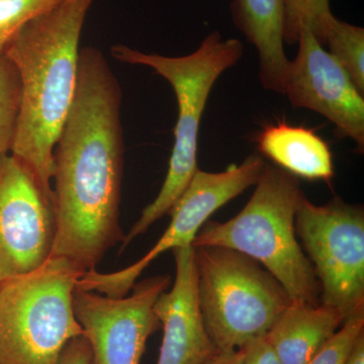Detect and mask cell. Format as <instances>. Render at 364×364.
I'll use <instances>...</instances> for the list:
<instances>
[{
  "instance_id": "1",
  "label": "cell",
  "mask_w": 364,
  "mask_h": 364,
  "mask_svg": "<svg viewBox=\"0 0 364 364\" xmlns=\"http://www.w3.org/2000/svg\"><path fill=\"white\" fill-rule=\"evenodd\" d=\"M122 91L104 54L79 52L75 97L54 150L57 231L51 257L97 269L124 235L119 226L124 173Z\"/></svg>"
},
{
  "instance_id": "2",
  "label": "cell",
  "mask_w": 364,
  "mask_h": 364,
  "mask_svg": "<svg viewBox=\"0 0 364 364\" xmlns=\"http://www.w3.org/2000/svg\"><path fill=\"white\" fill-rule=\"evenodd\" d=\"M95 0H59L26 23L7 46L21 85L11 154L53 189L54 150L78 82L79 41Z\"/></svg>"
},
{
  "instance_id": "3",
  "label": "cell",
  "mask_w": 364,
  "mask_h": 364,
  "mask_svg": "<svg viewBox=\"0 0 364 364\" xmlns=\"http://www.w3.org/2000/svg\"><path fill=\"white\" fill-rule=\"evenodd\" d=\"M249 202L225 223L207 222L193 247H224L260 263L293 301L318 305L320 284L296 239V215L305 193L296 176L265 164Z\"/></svg>"
},
{
  "instance_id": "4",
  "label": "cell",
  "mask_w": 364,
  "mask_h": 364,
  "mask_svg": "<svg viewBox=\"0 0 364 364\" xmlns=\"http://www.w3.org/2000/svg\"><path fill=\"white\" fill-rule=\"evenodd\" d=\"M244 53L237 39L224 40L213 32L191 54L166 57L146 54L124 45L112 48L114 58L134 65L150 67L166 79L176 92L178 117L174 129V144L162 188L154 200L144 208L141 217L124 235L119 252L136 237L147 232L155 222L168 214L198 171V145L200 121L210 91L218 78L238 63Z\"/></svg>"
},
{
  "instance_id": "5",
  "label": "cell",
  "mask_w": 364,
  "mask_h": 364,
  "mask_svg": "<svg viewBox=\"0 0 364 364\" xmlns=\"http://www.w3.org/2000/svg\"><path fill=\"white\" fill-rule=\"evenodd\" d=\"M198 304L217 350L241 349L265 337L293 303L257 261L224 247H193Z\"/></svg>"
},
{
  "instance_id": "6",
  "label": "cell",
  "mask_w": 364,
  "mask_h": 364,
  "mask_svg": "<svg viewBox=\"0 0 364 364\" xmlns=\"http://www.w3.org/2000/svg\"><path fill=\"white\" fill-rule=\"evenodd\" d=\"M85 270L50 257L0 286V364H56L65 345L83 335L73 293Z\"/></svg>"
},
{
  "instance_id": "7",
  "label": "cell",
  "mask_w": 364,
  "mask_h": 364,
  "mask_svg": "<svg viewBox=\"0 0 364 364\" xmlns=\"http://www.w3.org/2000/svg\"><path fill=\"white\" fill-rule=\"evenodd\" d=\"M296 236L312 263L321 304L344 320L364 316V213L335 196L324 205L306 196L296 215Z\"/></svg>"
},
{
  "instance_id": "8",
  "label": "cell",
  "mask_w": 364,
  "mask_h": 364,
  "mask_svg": "<svg viewBox=\"0 0 364 364\" xmlns=\"http://www.w3.org/2000/svg\"><path fill=\"white\" fill-rule=\"evenodd\" d=\"M53 189L13 154L0 159V286L49 260L56 237Z\"/></svg>"
},
{
  "instance_id": "9",
  "label": "cell",
  "mask_w": 364,
  "mask_h": 364,
  "mask_svg": "<svg viewBox=\"0 0 364 364\" xmlns=\"http://www.w3.org/2000/svg\"><path fill=\"white\" fill-rule=\"evenodd\" d=\"M169 284L168 275H157L119 299L76 287L74 315L90 342L92 364H140L148 338L161 327L154 305Z\"/></svg>"
},
{
  "instance_id": "10",
  "label": "cell",
  "mask_w": 364,
  "mask_h": 364,
  "mask_svg": "<svg viewBox=\"0 0 364 364\" xmlns=\"http://www.w3.org/2000/svg\"><path fill=\"white\" fill-rule=\"evenodd\" d=\"M299 51L289 62L284 95L294 109H306L322 114L334 124L340 138L364 149V98L329 52L318 42L306 26L299 33Z\"/></svg>"
},
{
  "instance_id": "11",
  "label": "cell",
  "mask_w": 364,
  "mask_h": 364,
  "mask_svg": "<svg viewBox=\"0 0 364 364\" xmlns=\"http://www.w3.org/2000/svg\"><path fill=\"white\" fill-rule=\"evenodd\" d=\"M265 164L263 157L254 153L241 164L230 165L224 171L207 172L198 169L169 210L171 221L166 231L149 252L138 260L139 264L147 268L166 251L193 246L196 235L210 215L246 189L255 186Z\"/></svg>"
},
{
  "instance_id": "12",
  "label": "cell",
  "mask_w": 364,
  "mask_h": 364,
  "mask_svg": "<svg viewBox=\"0 0 364 364\" xmlns=\"http://www.w3.org/2000/svg\"><path fill=\"white\" fill-rule=\"evenodd\" d=\"M176 274L171 291H163L154 312L163 329L157 364H202L217 351L203 323L193 246L174 248Z\"/></svg>"
},
{
  "instance_id": "13",
  "label": "cell",
  "mask_w": 364,
  "mask_h": 364,
  "mask_svg": "<svg viewBox=\"0 0 364 364\" xmlns=\"http://www.w3.org/2000/svg\"><path fill=\"white\" fill-rule=\"evenodd\" d=\"M235 25L259 56V79L267 90L284 95L291 60L284 47V0H234Z\"/></svg>"
},
{
  "instance_id": "14",
  "label": "cell",
  "mask_w": 364,
  "mask_h": 364,
  "mask_svg": "<svg viewBox=\"0 0 364 364\" xmlns=\"http://www.w3.org/2000/svg\"><path fill=\"white\" fill-rule=\"evenodd\" d=\"M345 322L331 306L293 301L265 335L282 364H309Z\"/></svg>"
},
{
  "instance_id": "15",
  "label": "cell",
  "mask_w": 364,
  "mask_h": 364,
  "mask_svg": "<svg viewBox=\"0 0 364 364\" xmlns=\"http://www.w3.org/2000/svg\"><path fill=\"white\" fill-rule=\"evenodd\" d=\"M255 140L261 156L296 178L329 182L334 176L329 145L313 129L277 122L264 127Z\"/></svg>"
},
{
  "instance_id": "16",
  "label": "cell",
  "mask_w": 364,
  "mask_h": 364,
  "mask_svg": "<svg viewBox=\"0 0 364 364\" xmlns=\"http://www.w3.org/2000/svg\"><path fill=\"white\" fill-rule=\"evenodd\" d=\"M324 46L364 93V30L333 16L326 26Z\"/></svg>"
},
{
  "instance_id": "17",
  "label": "cell",
  "mask_w": 364,
  "mask_h": 364,
  "mask_svg": "<svg viewBox=\"0 0 364 364\" xmlns=\"http://www.w3.org/2000/svg\"><path fill=\"white\" fill-rule=\"evenodd\" d=\"M21 102L20 74L6 52L0 54V159L11 150Z\"/></svg>"
},
{
  "instance_id": "18",
  "label": "cell",
  "mask_w": 364,
  "mask_h": 364,
  "mask_svg": "<svg viewBox=\"0 0 364 364\" xmlns=\"http://www.w3.org/2000/svg\"><path fill=\"white\" fill-rule=\"evenodd\" d=\"M284 41L298 43L299 33L306 26L324 47L325 31L333 18L329 0H284Z\"/></svg>"
},
{
  "instance_id": "19",
  "label": "cell",
  "mask_w": 364,
  "mask_h": 364,
  "mask_svg": "<svg viewBox=\"0 0 364 364\" xmlns=\"http://www.w3.org/2000/svg\"><path fill=\"white\" fill-rule=\"evenodd\" d=\"M59 0H0V54L18 31Z\"/></svg>"
},
{
  "instance_id": "20",
  "label": "cell",
  "mask_w": 364,
  "mask_h": 364,
  "mask_svg": "<svg viewBox=\"0 0 364 364\" xmlns=\"http://www.w3.org/2000/svg\"><path fill=\"white\" fill-rule=\"evenodd\" d=\"M363 331L364 316L348 318L309 364H343L354 342Z\"/></svg>"
},
{
  "instance_id": "21",
  "label": "cell",
  "mask_w": 364,
  "mask_h": 364,
  "mask_svg": "<svg viewBox=\"0 0 364 364\" xmlns=\"http://www.w3.org/2000/svg\"><path fill=\"white\" fill-rule=\"evenodd\" d=\"M56 364H92V352L85 335L71 339L65 345Z\"/></svg>"
},
{
  "instance_id": "22",
  "label": "cell",
  "mask_w": 364,
  "mask_h": 364,
  "mask_svg": "<svg viewBox=\"0 0 364 364\" xmlns=\"http://www.w3.org/2000/svg\"><path fill=\"white\" fill-rule=\"evenodd\" d=\"M243 349L245 352L244 364H282L265 337L254 340Z\"/></svg>"
},
{
  "instance_id": "23",
  "label": "cell",
  "mask_w": 364,
  "mask_h": 364,
  "mask_svg": "<svg viewBox=\"0 0 364 364\" xmlns=\"http://www.w3.org/2000/svg\"><path fill=\"white\" fill-rule=\"evenodd\" d=\"M245 363V352L244 349L233 350H217L202 364H244Z\"/></svg>"
},
{
  "instance_id": "24",
  "label": "cell",
  "mask_w": 364,
  "mask_h": 364,
  "mask_svg": "<svg viewBox=\"0 0 364 364\" xmlns=\"http://www.w3.org/2000/svg\"><path fill=\"white\" fill-rule=\"evenodd\" d=\"M343 364H364V331L354 342Z\"/></svg>"
}]
</instances>
